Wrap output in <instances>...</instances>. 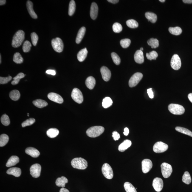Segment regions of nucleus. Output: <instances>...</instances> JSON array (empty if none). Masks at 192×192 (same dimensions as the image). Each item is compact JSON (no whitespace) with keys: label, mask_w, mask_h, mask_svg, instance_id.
Returning <instances> with one entry per match:
<instances>
[{"label":"nucleus","mask_w":192,"mask_h":192,"mask_svg":"<svg viewBox=\"0 0 192 192\" xmlns=\"http://www.w3.org/2000/svg\"><path fill=\"white\" fill-rule=\"evenodd\" d=\"M25 39V32L22 30L17 31L14 35L12 40V46L17 48L21 46Z\"/></svg>","instance_id":"1"},{"label":"nucleus","mask_w":192,"mask_h":192,"mask_svg":"<svg viewBox=\"0 0 192 192\" xmlns=\"http://www.w3.org/2000/svg\"><path fill=\"white\" fill-rule=\"evenodd\" d=\"M71 164L73 168L78 169L84 170L88 167L87 161L82 158H76L73 159Z\"/></svg>","instance_id":"2"},{"label":"nucleus","mask_w":192,"mask_h":192,"mask_svg":"<svg viewBox=\"0 0 192 192\" xmlns=\"http://www.w3.org/2000/svg\"><path fill=\"white\" fill-rule=\"evenodd\" d=\"M104 128L101 126L91 127L86 131V134L89 137L95 138L101 134L104 131Z\"/></svg>","instance_id":"3"},{"label":"nucleus","mask_w":192,"mask_h":192,"mask_svg":"<svg viewBox=\"0 0 192 192\" xmlns=\"http://www.w3.org/2000/svg\"><path fill=\"white\" fill-rule=\"evenodd\" d=\"M168 110L171 113L176 115H181L185 111V109L182 105L171 104L168 106Z\"/></svg>","instance_id":"4"},{"label":"nucleus","mask_w":192,"mask_h":192,"mask_svg":"<svg viewBox=\"0 0 192 192\" xmlns=\"http://www.w3.org/2000/svg\"><path fill=\"white\" fill-rule=\"evenodd\" d=\"M52 47L54 50L57 52H61L63 51L64 45L61 38H56L53 39L51 41Z\"/></svg>","instance_id":"5"},{"label":"nucleus","mask_w":192,"mask_h":192,"mask_svg":"<svg viewBox=\"0 0 192 192\" xmlns=\"http://www.w3.org/2000/svg\"><path fill=\"white\" fill-rule=\"evenodd\" d=\"M102 172L104 176L106 179H111L113 178L114 173L112 168L109 164H104L102 168Z\"/></svg>","instance_id":"6"},{"label":"nucleus","mask_w":192,"mask_h":192,"mask_svg":"<svg viewBox=\"0 0 192 192\" xmlns=\"http://www.w3.org/2000/svg\"><path fill=\"white\" fill-rule=\"evenodd\" d=\"M71 97L74 101L79 104L82 103L83 101V94L78 88H75L73 90Z\"/></svg>","instance_id":"7"},{"label":"nucleus","mask_w":192,"mask_h":192,"mask_svg":"<svg viewBox=\"0 0 192 192\" xmlns=\"http://www.w3.org/2000/svg\"><path fill=\"white\" fill-rule=\"evenodd\" d=\"M161 171L163 176L167 178L171 176L173 171L172 167L171 165L166 163H163L161 165Z\"/></svg>","instance_id":"8"},{"label":"nucleus","mask_w":192,"mask_h":192,"mask_svg":"<svg viewBox=\"0 0 192 192\" xmlns=\"http://www.w3.org/2000/svg\"><path fill=\"white\" fill-rule=\"evenodd\" d=\"M143 75L141 73L137 72L134 74L131 77L129 81V86L130 87H134L138 84L141 80L143 78Z\"/></svg>","instance_id":"9"},{"label":"nucleus","mask_w":192,"mask_h":192,"mask_svg":"<svg viewBox=\"0 0 192 192\" xmlns=\"http://www.w3.org/2000/svg\"><path fill=\"white\" fill-rule=\"evenodd\" d=\"M168 148L167 144L162 142H158L153 146V150L154 152L159 153L165 152Z\"/></svg>","instance_id":"10"},{"label":"nucleus","mask_w":192,"mask_h":192,"mask_svg":"<svg viewBox=\"0 0 192 192\" xmlns=\"http://www.w3.org/2000/svg\"><path fill=\"white\" fill-rule=\"evenodd\" d=\"M170 64L172 68L174 70H178L180 69L182 62L180 58L177 54H175L172 57Z\"/></svg>","instance_id":"11"},{"label":"nucleus","mask_w":192,"mask_h":192,"mask_svg":"<svg viewBox=\"0 0 192 192\" xmlns=\"http://www.w3.org/2000/svg\"><path fill=\"white\" fill-rule=\"evenodd\" d=\"M41 167L39 164H34L30 167V174L33 178L39 177L41 174Z\"/></svg>","instance_id":"12"},{"label":"nucleus","mask_w":192,"mask_h":192,"mask_svg":"<svg viewBox=\"0 0 192 192\" xmlns=\"http://www.w3.org/2000/svg\"><path fill=\"white\" fill-rule=\"evenodd\" d=\"M152 162L149 159H145L142 162V171L144 173H147L152 168Z\"/></svg>","instance_id":"13"},{"label":"nucleus","mask_w":192,"mask_h":192,"mask_svg":"<svg viewBox=\"0 0 192 192\" xmlns=\"http://www.w3.org/2000/svg\"><path fill=\"white\" fill-rule=\"evenodd\" d=\"M152 185L153 188L156 191L160 192L163 188V180L160 178H156L153 180Z\"/></svg>","instance_id":"14"},{"label":"nucleus","mask_w":192,"mask_h":192,"mask_svg":"<svg viewBox=\"0 0 192 192\" xmlns=\"http://www.w3.org/2000/svg\"><path fill=\"white\" fill-rule=\"evenodd\" d=\"M100 72L103 80L106 82L109 81L111 78V73L108 68L105 66L102 67L100 69Z\"/></svg>","instance_id":"15"},{"label":"nucleus","mask_w":192,"mask_h":192,"mask_svg":"<svg viewBox=\"0 0 192 192\" xmlns=\"http://www.w3.org/2000/svg\"><path fill=\"white\" fill-rule=\"evenodd\" d=\"M47 97L49 100L56 103L62 104L63 102V99L61 96L56 93H49L48 94Z\"/></svg>","instance_id":"16"},{"label":"nucleus","mask_w":192,"mask_h":192,"mask_svg":"<svg viewBox=\"0 0 192 192\" xmlns=\"http://www.w3.org/2000/svg\"><path fill=\"white\" fill-rule=\"evenodd\" d=\"M98 7L97 3L93 2L91 5L90 10V16L93 20H95L98 15Z\"/></svg>","instance_id":"17"},{"label":"nucleus","mask_w":192,"mask_h":192,"mask_svg":"<svg viewBox=\"0 0 192 192\" xmlns=\"http://www.w3.org/2000/svg\"><path fill=\"white\" fill-rule=\"evenodd\" d=\"M26 154L29 155L33 158H37L40 156L39 151L35 148L29 147L25 149Z\"/></svg>","instance_id":"18"},{"label":"nucleus","mask_w":192,"mask_h":192,"mask_svg":"<svg viewBox=\"0 0 192 192\" xmlns=\"http://www.w3.org/2000/svg\"><path fill=\"white\" fill-rule=\"evenodd\" d=\"M33 5V4L32 1H27V3H26V7H27L28 12L32 18L36 19L38 18V16L34 10Z\"/></svg>","instance_id":"19"},{"label":"nucleus","mask_w":192,"mask_h":192,"mask_svg":"<svg viewBox=\"0 0 192 192\" xmlns=\"http://www.w3.org/2000/svg\"><path fill=\"white\" fill-rule=\"evenodd\" d=\"M134 59L136 63L142 64L144 62L143 53L142 51L138 50L134 55Z\"/></svg>","instance_id":"20"},{"label":"nucleus","mask_w":192,"mask_h":192,"mask_svg":"<svg viewBox=\"0 0 192 192\" xmlns=\"http://www.w3.org/2000/svg\"><path fill=\"white\" fill-rule=\"evenodd\" d=\"M7 174L12 175L15 177H19L21 174V169L17 167H13L9 169L7 171Z\"/></svg>","instance_id":"21"},{"label":"nucleus","mask_w":192,"mask_h":192,"mask_svg":"<svg viewBox=\"0 0 192 192\" xmlns=\"http://www.w3.org/2000/svg\"><path fill=\"white\" fill-rule=\"evenodd\" d=\"M88 51L86 48L80 50L77 54V57L78 61L80 62H82L87 57Z\"/></svg>","instance_id":"22"},{"label":"nucleus","mask_w":192,"mask_h":192,"mask_svg":"<svg viewBox=\"0 0 192 192\" xmlns=\"http://www.w3.org/2000/svg\"><path fill=\"white\" fill-rule=\"evenodd\" d=\"M132 142L130 140H125L120 144L119 147V151L121 152H123L131 146Z\"/></svg>","instance_id":"23"},{"label":"nucleus","mask_w":192,"mask_h":192,"mask_svg":"<svg viewBox=\"0 0 192 192\" xmlns=\"http://www.w3.org/2000/svg\"><path fill=\"white\" fill-rule=\"evenodd\" d=\"M19 162V158L17 156H12L10 158L8 159V161L6 163V166L9 167L14 166L17 164Z\"/></svg>","instance_id":"24"},{"label":"nucleus","mask_w":192,"mask_h":192,"mask_svg":"<svg viewBox=\"0 0 192 192\" xmlns=\"http://www.w3.org/2000/svg\"><path fill=\"white\" fill-rule=\"evenodd\" d=\"M86 32V28L85 27H82L79 30L76 38V43L77 44H80Z\"/></svg>","instance_id":"25"},{"label":"nucleus","mask_w":192,"mask_h":192,"mask_svg":"<svg viewBox=\"0 0 192 192\" xmlns=\"http://www.w3.org/2000/svg\"><path fill=\"white\" fill-rule=\"evenodd\" d=\"M86 84L87 87L89 89L92 90L93 89L96 84V80L93 77L90 76L86 79Z\"/></svg>","instance_id":"26"},{"label":"nucleus","mask_w":192,"mask_h":192,"mask_svg":"<svg viewBox=\"0 0 192 192\" xmlns=\"http://www.w3.org/2000/svg\"><path fill=\"white\" fill-rule=\"evenodd\" d=\"M68 182V180L64 176H62L61 178H58L56 182L57 186L61 187L62 188H64L66 183Z\"/></svg>","instance_id":"27"},{"label":"nucleus","mask_w":192,"mask_h":192,"mask_svg":"<svg viewBox=\"0 0 192 192\" xmlns=\"http://www.w3.org/2000/svg\"><path fill=\"white\" fill-rule=\"evenodd\" d=\"M32 103L35 106L39 108H44L48 105L47 102L44 100L41 99H38L34 101Z\"/></svg>","instance_id":"28"},{"label":"nucleus","mask_w":192,"mask_h":192,"mask_svg":"<svg viewBox=\"0 0 192 192\" xmlns=\"http://www.w3.org/2000/svg\"><path fill=\"white\" fill-rule=\"evenodd\" d=\"M59 131L57 128H51L47 131V135L51 138H54L58 135Z\"/></svg>","instance_id":"29"},{"label":"nucleus","mask_w":192,"mask_h":192,"mask_svg":"<svg viewBox=\"0 0 192 192\" xmlns=\"http://www.w3.org/2000/svg\"><path fill=\"white\" fill-rule=\"evenodd\" d=\"M145 17L148 20V21H151V23H155L157 21V15L155 14L148 12L145 13Z\"/></svg>","instance_id":"30"},{"label":"nucleus","mask_w":192,"mask_h":192,"mask_svg":"<svg viewBox=\"0 0 192 192\" xmlns=\"http://www.w3.org/2000/svg\"><path fill=\"white\" fill-rule=\"evenodd\" d=\"M21 94L17 90H14L11 91L9 93V97L12 100L17 101L19 99Z\"/></svg>","instance_id":"31"},{"label":"nucleus","mask_w":192,"mask_h":192,"mask_svg":"<svg viewBox=\"0 0 192 192\" xmlns=\"http://www.w3.org/2000/svg\"><path fill=\"white\" fill-rule=\"evenodd\" d=\"M169 31L172 34L175 35H179L182 32V29L179 27H170Z\"/></svg>","instance_id":"32"},{"label":"nucleus","mask_w":192,"mask_h":192,"mask_svg":"<svg viewBox=\"0 0 192 192\" xmlns=\"http://www.w3.org/2000/svg\"><path fill=\"white\" fill-rule=\"evenodd\" d=\"M176 131L182 133L186 135L192 137V132L187 128H186L181 127H176Z\"/></svg>","instance_id":"33"},{"label":"nucleus","mask_w":192,"mask_h":192,"mask_svg":"<svg viewBox=\"0 0 192 192\" xmlns=\"http://www.w3.org/2000/svg\"><path fill=\"white\" fill-rule=\"evenodd\" d=\"M113 101L111 99L110 97H107L103 99V102H102V106L104 108L106 109L109 108L112 105Z\"/></svg>","instance_id":"34"},{"label":"nucleus","mask_w":192,"mask_h":192,"mask_svg":"<svg viewBox=\"0 0 192 192\" xmlns=\"http://www.w3.org/2000/svg\"><path fill=\"white\" fill-rule=\"evenodd\" d=\"M124 187L126 192H137L136 189L129 182H125Z\"/></svg>","instance_id":"35"},{"label":"nucleus","mask_w":192,"mask_h":192,"mask_svg":"<svg viewBox=\"0 0 192 192\" xmlns=\"http://www.w3.org/2000/svg\"><path fill=\"white\" fill-rule=\"evenodd\" d=\"M8 136L5 134H1L0 136V146L2 147L5 146L9 141Z\"/></svg>","instance_id":"36"},{"label":"nucleus","mask_w":192,"mask_h":192,"mask_svg":"<svg viewBox=\"0 0 192 192\" xmlns=\"http://www.w3.org/2000/svg\"><path fill=\"white\" fill-rule=\"evenodd\" d=\"M182 181L186 184H189L191 183V176L188 171H185L184 173L182 178Z\"/></svg>","instance_id":"37"},{"label":"nucleus","mask_w":192,"mask_h":192,"mask_svg":"<svg viewBox=\"0 0 192 192\" xmlns=\"http://www.w3.org/2000/svg\"><path fill=\"white\" fill-rule=\"evenodd\" d=\"M76 5L75 1L72 0L69 3V16H72L75 12Z\"/></svg>","instance_id":"38"},{"label":"nucleus","mask_w":192,"mask_h":192,"mask_svg":"<svg viewBox=\"0 0 192 192\" xmlns=\"http://www.w3.org/2000/svg\"><path fill=\"white\" fill-rule=\"evenodd\" d=\"M149 45L151 46L152 49H156L159 46V41L156 38H151L147 41Z\"/></svg>","instance_id":"39"},{"label":"nucleus","mask_w":192,"mask_h":192,"mask_svg":"<svg viewBox=\"0 0 192 192\" xmlns=\"http://www.w3.org/2000/svg\"><path fill=\"white\" fill-rule=\"evenodd\" d=\"M13 60L17 64H21L23 62L24 59L19 53L16 52L14 55Z\"/></svg>","instance_id":"40"},{"label":"nucleus","mask_w":192,"mask_h":192,"mask_svg":"<svg viewBox=\"0 0 192 192\" xmlns=\"http://www.w3.org/2000/svg\"><path fill=\"white\" fill-rule=\"evenodd\" d=\"M24 74L23 73H19L16 77L13 78L14 80L12 82V84L13 85L17 84L19 82L20 80L25 77Z\"/></svg>","instance_id":"41"},{"label":"nucleus","mask_w":192,"mask_h":192,"mask_svg":"<svg viewBox=\"0 0 192 192\" xmlns=\"http://www.w3.org/2000/svg\"><path fill=\"white\" fill-rule=\"evenodd\" d=\"M126 23L127 26L131 28H136L139 26L138 23L134 19L128 20L126 21Z\"/></svg>","instance_id":"42"},{"label":"nucleus","mask_w":192,"mask_h":192,"mask_svg":"<svg viewBox=\"0 0 192 192\" xmlns=\"http://www.w3.org/2000/svg\"><path fill=\"white\" fill-rule=\"evenodd\" d=\"M1 122L4 126H8L10 124V120L8 116L6 114L3 115L1 117Z\"/></svg>","instance_id":"43"},{"label":"nucleus","mask_w":192,"mask_h":192,"mask_svg":"<svg viewBox=\"0 0 192 192\" xmlns=\"http://www.w3.org/2000/svg\"><path fill=\"white\" fill-rule=\"evenodd\" d=\"M111 56L113 61L115 63V64L117 65H119L120 64L121 62L120 58L117 53H116L115 52H112L111 53Z\"/></svg>","instance_id":"44"},{"label":"nucleus","mask_w":192,"mask_h":192,"mask_svg":"<svg viewBox=\"0 0 192 192\" xmlns=\"http://www.w3.org/2000/svg\"><path fill=\"white\" fill-rule=\"evenodd\" d=\"M31 47H32V44L30 41H25L23 46V52L26 53L30 51Z\"/></svg>","instance_id":"45"},{"label":"nucleus","mask_w":192,"mask_h":192,"mask_svg":"<svg viewBox=\"0 0 192 192\" xmlns=\"http://www.w3.org/2000/svg\"><path fill=\"white\" fill-rule=\"evenodd\" d=\"M158 56V54L155 51H153L149 53H147L146 57L148 60H156Z\"/></svg>","instance_id":"46"},{"label":"nucleus","mask_w":192,"mask_h":192,"mask_svg":"<svg viewBox=\"0 0 192 192\" xmlns=\"http://www.w3.org/2000/svg\"><path fill=\"white\" fill-rule=\"evenodd\" d=\"M113 30L115 33H120L122 30L121 25L118 23H115L112 26Z\"/></svg>","instance_id":"47"},{"label":"nucleus","mask_w":192,"mask_h":192,"mask_svg":"<svg viewBox=\"0 0 192 192\" xmlns=\"http://www.w3.org/2000/svg\"><path fill=\"white\" fill-rule=\"evenodd\" d=\"M131 43V40L128 38L122 39L121 40L120 44L122 47L127 48L129 47Z\"/></svg>","instance_id":"48"},{"label":"nucleus","mask_w":192,"mask_h":192,"mask_svg":"<svg viewBox=\"0 0 192 192\" xmlns=\"http://www.w3.org/2000/svg\"><path fill=\"white\" fill-rule=\"evenodd\" d=\"M35 120L34 119L30 118L27 119L25 121L23 122L21 124V125H22L23 128H24V127L32 125L35 123Z\"/></svg>","instance_id":"49"},{"label":"nucleus","mask_w":192,"mask_h":192,"mask_svg":"<svg viewBox=\"0 0 192 192\" xmlns=\"http://www.w3.org/2000/svg\"><path fill=\"white\" fill-rule=\"evenodd\" d=\"M31 37L32 44L34 46H36L38 39V35L35 32H32L31 34Z\"/></svg>","instance_id":"50"},{"label":"nucleus","mask_w":192,"mask_h":192,"mask_svg":"<svg viewBox=\"0 0 192 192\" xmlns=\"http://www.w3.org/2000/svg\"><path fill=\"white\" fill-rule=\"evenodd\" d=\"M12 77L10 76L6 77H0V84H3L7 83L12 80Z\"/></svg>","instance_id":"51"},{"label":"nucleus","mask_w":192,"mask_h":192,"mask_svg":"<svg viewBox=\"0 0 192 192\" xmlns=\"http://www.w3.org/2000/svg\"><path fill=\"white\" fill-rule=\"evenodd\" d=\"M112 137L115 141H117L120 138V135L117 131H114L112 133Z\"/></svg>","instance_id":"52"},{"label":"nucleus","mask_w":192,"mask_h":192,"mask_svg":"<svg viewBox=\"0 0 192 192\" xmlns=\"http://www.w3.org/2000/svg\"><path fill=\"white\" fill-rule=\"evenodd\" d=\"M147 93L149 97L150 98H153V97H154V94H153V92L152 88H149V89L147 90Z\"/></svg>","instance_id":"53"},{"label":"nucleus","mask_w":192,"mask_h":192,"mask_svg":"<svg viewBox=\"0 0 192 192\" xmlns=\"http://www.w3.org/2000/svg\"><path fill=\"white\" fill-rule=\"evenodd\" d=\"M46 73L49 74H50V75H55L56 74V71L54 70H52V69H49L46 71Z\"/></svg>","instance_id":"54"},{"label":"nucleus","mask_w":192,"mask_h":192,"mask_svg":"<svg viewBox=\"0 0 192 192\" xmlns=\"http://www.w3.org/2000/svg\"><path fill=\"white\" fill-rule=\"evenodd\" d=\"M124 130V132H123L124 134L126 136H128L129 133V130L128 128H125Z\"/></svg>","instance_id":"55"},{"label":"nucleus","mask_w":192,"mask_h":192,"mask_svg":"<svg viewBox=\"0 0 192 192\" xmlns=\"http://www.w3.org/2000/svg\"><path fill=\"white\" fill-rule=\"evenodd\" d=\"M108 1L113 4H116L118 3L119 1L118 0H108Z\"/></svg>","instance_id":"56"},{"label":"nucleus","mask_w":192,"mask_h":192,"mask_svg":"<svg viewBox=\"0 0 192 192\" xmlns=\"http://www.w3.org/2000/svg\"><path fill=\"white\" fill-rule=\"evenodd\" d=\"M60 192H69V191L67 189L62 188L60 189Z\"/></svg>","instance_id":"57"},{"label":"nucleus","mask_w":192,"mask_h":192,"mask_svg":"<svg viewBox=\"0 0 192 192\" xmlns=\"http://www.w3.org/2000/svg\"><path fill=\"white\" fill-rule=\"evenodd\" d=\"M182 1H183L184 3H192V0H183Z\"/></svg>","instance_id":"58"},{"label":"nucleus","mask_w":192,"mask_h":192,"mask_svg":"<svg viewBox=\"0 0 192 192\" xmlns=\"http://www.w3.org/2000/svg\"><path fill=\"white\" fill-rule=\"evenodd\" d=\"M6 2V1L5 0H1L0 1V5H4L5 4Z\"/></svg>","instance_id":"59"},{"label":"nucleus","mask_w":192,"mask_h":192,"mask_svg":"<svg viewBox=\"0 0 192 192\" xmlns=\"http://www.w3.org/2000/svg\"><path fill=\"white\" fill-rule=\"evenodd\" d=\"M188 97L189 100L192 103V93H190L188 95Z\"/></svg>","instance_id":"60"},{"label":"nucleus","mask_w":192,"mask_h":192,"mask_svg":"<svg viewBox=\"0 0 192 192\" xmlns=\"http://www.w3.org/2000/svg\"><path fill=\"white\" fill-rule=\"evenodd\" d=\"M159 1L161 2H165V0H159Z\"/></svg>","instance_id":"61"},{"label":"nucleus","mask_w":192,"mask_h":192,"mask_svg":"<svg viewBox=\"0 0 192 192\" xmlns=\"http://www.w3.org/2000/svg\"><path fill=\"white\" fill-rule=\"evenodd\" d=\"M1 54H0V63H1Z\"/></svg>","instance_id":"62"},{"label":"nucleus","mask_w":192,"mask_h":192,"mask_svg":"<svg viewBox=\"0 0 192 192\" xmlns=\"http://www.w3.org/2000/svg\"><path fill=\"white\" fill-rule=\"evenodd\" d=\"M140 50L142 51H143V48L142 47L141 48Z\"/></svg>","instance_id":"63"}]
</instances>
